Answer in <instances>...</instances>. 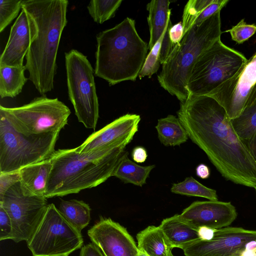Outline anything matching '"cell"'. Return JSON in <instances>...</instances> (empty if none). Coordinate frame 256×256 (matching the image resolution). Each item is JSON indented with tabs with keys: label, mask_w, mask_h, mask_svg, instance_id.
<instances>
[{
	"label": "cell",
	"mask_w": 256,
	"mask_h": 256,
	"mask_svg": "<svg viewBox=\"0 0 256 256\" xmlns=\"http://www.w3.org/2000/svg\"><path fill=\"white\" fill-rule=\"evenodd\" d=\"M177 114L188 138L224 178L256 188V162L239 139L226 110L214 98L190 95L180 102Z\"/></svg>",
	"instance_id": "obj_1"
},
{
	"label": "cell",
	"mask_w": 256,
	"mask_h": 256,
	"mask_svg": "<svg viewBox=\"0 0 256 256\" xmlns=\"http://www.w3.org/2000/svg\"><path fill=\"white\" fill-rule=\"evenodd\" d=\"M67 0H22V8L34 18L37 34L26 56L28 80L42 96L54 87L56 57L68 20Z\"/></svg>",
	"instance_id": "obj_2"
},
{
	"label": "cell",
	"mask_w": 256,
	"mask_h": 256,
	"mask_svg": "<svg viewBox=\"0 0 256 256\" xmlns=\"http://www.w3.org/2000/svg\"><path fill=\"white\" fill-rule=\"evenodd\" d=\"M124 146L78 153L76 148L55 150L44 197L62 196L97 186L112 176Z\"/></svg>",
	"instance_id": "obj_3"
},
{
	"label": "cell",
	"mask_w": 256,
	"mask_h": 256,
	"mask_svg": "<svg viewBox=\"0 0 256 256\" xmlns=\"http://www.w3.org/2000/svg\"><path fill=\"white\" fill-rule=\"evenodd\" d=\"M94 74L114 86L135 81L148 56V44L139 36L135 20L126 18L96 36Z\"/></svg>",
	"instance_id": "obj_4"
},
{
	"label": "cell",
	"mask_w": 256,
	"mask_h": 256,
	"mask_svg": "<svg viewBox=\"0 0 256 256\" xmlns=\"http://www.w3.org/2000/svg\"><path fill=\"white\" fill-rule=\"evenodd\" d=\"M220 12H217L200 25L191 27L162 64V70L158 76V82L180 102H184L189 97L187 83L196 61L220 39Z\"/></svg>",
	"instance_id": "obj_5"
},
{
	"label": "cell",
	"mask_w": 256,
	"mask_h": 256,
	"mask_svg": "<svg viewBox=\"0 0 256 256\" xmlns=\"http://www.w3.org/2000/svg\"><path fill=\"white\" fill-rule=\"evenodd\" d=\"M60 132L26 136L16 130L0 113V173L49 159L55 152Z\"/></svg>",
	"instance_id": "obj_6"
},
{
	"label": "cell",
	"mask_w": 256,
	"mask_h": 256,
	"mask_svg": "<svg viewBox=\"0 0 256 256\" xmlns=\"http://www.w3.org/2000/svg\"><path fill=\"white\" fill-rule=\"evenodd\" d=\"M247 60L242 53L219 39L198 58L192 66L187 83L190 96L208 95L232 77Z\"/></svg>",
	"instance_id": "obj_7"
},
{
	"label": "cell",
	"mask_w": 256,
	"mask_h": 256,
	"mask_svg": "<svg viewBox=\"0 0 256 256\" xmlns=\"http://www.w3.org/2000/svg\"><path fill=\"white\" fill-rule=\"evenodd\" d=\"M68 95L79 122L95 130L99 118V104L94 69L87 56L76 50L64 54Z\"/></svg>",
	"instance_id": "obj_8"
},
{
	"label": "cell",
	"mask_w": 256,
	"mask_h": 256,
	"mask_svg": "<svg viewBox=\"0 0 256 256\" xmlns=\"http://www.w3.org/2000/svg\"><path fill=\"white\" fill-rule=\"evenodd\" d=\"M0 113L16 130L31 136L60 132L68 124L70 110L58 98L42 95L20 106L6 108L0 105Z\"/></svg>",
	"instance_id": "obj_9"
},
{
	"label": "cell",
	"mask_w": 256,
	"mask_h": 256,
	"mask_svg": "<svg viewBox=\"0 0 256 256\" xmlns=\"http://www.w3.org/2000/svg\"><path fill=\"white\" fill-rule=\"evenodd\" d=\"M83 242L81 232L63 216L54 204H50L27 244L32 256H68L81 248Z\"/></svg>",
	"instance_id": "obj_10"
},
{
	"label": "cell",
	"mask_w": 256,
	"mask_h": 256,
	"mask_svg": "<svg viewBox=\"0 0 256 256\" xmlns=\"http://www.w3.org/2000/svg\"><path fill=\"white\" fill-rule=\"evenodd\" d=\"M44 196L26 194L20 182L10 187L0 198L2 206L12 224V239L16 242L32 238L40 224L48 204Z\"/></svg>",
	"instance_id": "obj_11"
},
{
	"label": "cell",
	"mask_w": 256,
	"mask_h": 256,
	"mask_svg": "<svg viewBox=\"0 0 256 256\" xmlns=\"http://www.w3.org/2000/svg\"><path fill=\"white\" fill-rule=\"evenodd\" d=\"M256 94V52L230 78L212 92L230 120L238 116Z\"/></svg>",
	"instance_id": "obj_12"
},
{
	"label": "cell",
	"mask_w": 256,
	"mask_h": 256,
	"mask_svg": "<svg viewBox=\"0 0 256 256\" xmlns=\"http://www.w3.org/2000/svg\"><path fill=\"white\" fill-rule=\"evenodd\" d=\"M256 240V230L239 227L217 230L209 240H198L184 246L185 256H241L247 244Z\"/></svg>",
	"instance_id": "obj_13"
},
{
	"label": "cell",
	"mask_w": 256,
	"mask_h": 256,
	"mask_svg": "<svg viewBox=\"0 0 256 256\" xmlns=\"http://www.w3.org/2000/svg\"><path fill=\"white\" fill-rule=\"evenodd\" d=\"M140 117L136 114H126L90 134L76 148L80 154H87L103 150L126 147L138 131Z\"/></svg>",
	"instance_id": "obj_14"
},
{
	"label": "cell",
	"mask_w": 256,
	"mask_h": 256,
	"mask_svg": "<svg viewBox=\"0 0 256 256\" xmlns=\"http://www.w3.org/2000/svg\"><path fill=\"white\" fill-rule=\"evenodd\" d=\"M88 234L105 256H136L139 252L126 229L110 218L101 217Z\"/></svg>",
	"instance_id": "obj_15"
},
{
	"label": "cell",
	"mask_w": 256,
	"mask_h": 256,
	"mask_svg": "<svg viewBox=\"0 0 256 256\" xmlns=\"http://www.w3.org/2000/svg\"><path fill=\"white\" fill-rule=\"evenodd\" d=\"M236 208L230 202L196 201L183 210L180 218L198 230L202 226L220 229L229 226L236 218Z\"/></svg>",
	"instance_id": "obj_16"
},
{
	"label": "cell",
	"mask_w": 256,
	"mask_h": 256,
	"mask_svg": "<svg viewBox=\"0 0 256 256\" xmlns=\"http://www.w3.org/2000/svg\"><path fill=\"white\" fill-rule=\"evenodd\" d=\"M37 34L32 17L23 8L11 26L9 38L0 57V66H24V58Z\"/></svg>",
	"instance_id": "obj_17"
},
{
	"label": "cell",
	"mask_w": 256,
	"mask_h": 256,
	"mask_svg": "<svg viewBox=\"0 0 256 256\" xmlns=\"http://www.w3.org/2000/svg\"><path fill=\"white\" fill-rule=\"evenodd\" d=\"M52 164L50 158L19 170L22 188L26 194L44 196Z\"/></svg>",
	"instance_id": "obj_18"
},
{
	"label": "cell",
	"mask_w": 256,
	"mask_h": 256,
	"mask_svg": "<svg viewBox=\"0 0 256 256\" xmlns=\"http://www.w3.org/2000/svg\"><path fill=\"white\" fill-rule=\"evenodd\" d=\"M231 122L239 139L256 162V95Z\"/></svg>",
	"instance_id": "obj_19"
},
{
	"label": "cell",
	"mask_w": 256,
	"mask_h": 256,
	"mask_svg": "<svg viewBox=\"0 0 256 256\" xmlns=\"http://www.w3.org/2000/svg\"><path fill=\"white\" fill-rule=\"evenodd\" d=\"M170 1L153 0L148 2L146 10L148 12V22L150 30L148 48L150 50L164 32L172 25L170 20Z\"/></svg>",
	"instance_id": "obj_20"
},
{
	"label": "cell",
	"mask_w": 256,
	"mask_h": 256,
	"mask_svg": "<svg viewBox=\"0 0 256 256\" xmlns=\"http://www.w3.org/2000/svg\"><path fill=\"white\" fill-rule=\"evenodd\" d=\"M159 226L172 248L182 249L200 238L198 230L183 220L178 214L164 219Z\"/></svg>",
	"instance_id": "obj_21"
},
{
	"label": "cell",
	"mask_w": 256,
	"mask_h": 256,
	"mask_svg": "<svg viewBox=\"0 0 256 256\" xmlns=\"http://www.w3.org/2000/svg\"><path fill=\"white\" fill-rule=\"evenodd\" d=\"M136 238L138 250L148 256H173V248L159 226H148Z\"/></svg>",
	"instance_id": "obj_22"
},
{
	"label": "cell",
	"mask_w": 256,
	"mask_h": 256,
	"mask_svg": "<svg viewBox=\"0 0 256 256\" xmlns=\"http://www.w3.org/2000/svg\"><path fill=\"white\" fill-rule=\"evenodd\" d=\"M128 155V152L124 151L112 176L119 178L124 183L142 186L146 183L147 178L155 166H140L130 160Z\"/></svg>",
	"instance_id": "obj_23"
},
{
	"label": "cell",
	"mask_w": 256,
	"mask_h": 256,
	"mask_svg": "<svg viewBox=\"0 0 256 256\" xmlns=\"http://www.w3.org/2000/svg\"><path fill=\"white\" fill-rule=\"evenodd\" d=\"M156 128L160 141L165 146H180L188 138L179 118L172 114L158 120Z\"/></svg>",
	"instance_id": "obj_24"
},
{
	"label": "cell",
	"mask_w": 256,
	"mask_h": 256,
	"mask_svg": "<svg viewBox=\"0 0 256 256\" xmlns=\"http://www.w3.org/2000/svg\"><path fill=\"white\" fill-rule=\"evenodd\" d=\"M24 66L20 67L0 66V96L1 98H14L19 94L28 80L24 76Z\"/></svg>",
	"instance_id": "obj_25"
},
{
	"label": "cell",
	"mask_w": 256,
	"mask_h": 256,
	"mask_svg": "<svg viewBox=\"0 0 256 256\" xmlns=\"http://www.w3.org/2000/svg\"><path fill=\"white\" fill-rule=\"evenodd\" d=\"M58 209L63 216L80 232L90 220V208L82 200H62Z\"/></svg>",
	"instance_id": "obj_26"
},
{
	"label": "cell",
	"mask_w": 256,
	"mask_h": 256,
	"mask_svg": "<svg viewBox=\"0 0 256 256\" xmlns=\"http://www.w3.org/2000/svg\"><path fill=\"white\" fill-rule=\"evenodd\" d=\"M170 191L174 194L202 197L210 200H218L216 190L204 186L192 176L186 178L182 182L174 184Z\"/></svg>",
	"instance_id": "obj_27"
},
{
	"label": "cell",
	"mask_w": 256,
	"mask_h": 256,
	"mask_svg": "<svg viewBox=\"0 0 256 256\" xmlns=\"http://www.w3.org/2000/svg\"><path fill=\"white\" fill-rule=\"evenodd\" d=\"M122 2V0H92L87 9L94 21L102 24L115 16Z\"/></svg>",
	"instance_id": "obj_28"
},
{
	"label": "cell",
	"mask_w": 256,
	"mask_h": 256,
	"mask_svg": "<svg viewBox=\"0 0 256 256\" xmlns=\"http://www.w3.org/2000/svg\"><path fill=\"white\" fill-rule=\"evenodd\" d=\"M168 28L166 30L164 34L160 38L148 54L138 76L140 79L146 76L150 78L158 70L160 64H161L160 52L162 44L165 34L168 32Z\"/></svg>",
	"instance_id": "obj_29"
},
{
	"label": "cell",
	"mask_w": 256,
	"mask_h": 256,
	"mask_svg": "<svg viewBox=\"0 0 256 256\" xmlns=\"http://www.w3.org/2000/svg\"><path fill=\"white\" fill-rule=\"evenodd\" d=\"M22 0H0V32L18 16L22 10Z\"/></svg>",
	"instance_id": "obj_30"
},
{
	"label": "cell",
	"mask_w": 256,
	"mask_h": 256,
	"mask_svg": "<svg viewBox=\"0 0 256 256\" xmlns=\"http://www.w3.org/2000/svg\"><path fill=\"white\" fill-rule=\"evenodd\" d=\"M227 32H230L232 40L242 44L256 32V25L246 24L244 19H242Z\"/></svg>",
	"instance_id": "obj_31"
},
{
	"label": "cell",
	"mask_w": 256,
	"mask_h": 256,
	"mask_svg": "<svg viewBox=\"0 0 256 256\" xmlns=\"http://www.w3.org/2000/svg\"><path fill=\"white\" fill-rule=\"evenodd\" d=\"M228 2V0H213L211 4L198 14L192 26L200 25L216 13L220 11Z\"/></svg>",
	"instance_id": "obj_32"
},
{
	"label": "cell",
	"mask_w": 256,
	"mask_h": 256,
	"mask_svg": "<svg viewBox=\"0 0 256 256\" xmlns=\"http://www.w3.org/2000/svg\"><path fill=\"white\" fill-rule=\"evenodd\" d=\"M12 231L11 218L6 210L0 206V240H11Z\"/></svg>",
	"instance_id": "obj_33"
},
{
	"label": "cell",
	"mask_w": 256,
	"mask_h": 256,
	"mask_svg": "<svg viewBox=\"0 0 256 256\" xmlns=\"http://www.w3.org/2000/svg\"><path fill=\"white\" fill-rule=\"evenodd\" d=\"M20 180L19 171L0 173V198H2L10 187L19 182Z\"/></svg>",
	"instance_id": "obj_34"
},
{
	"label": "cell",
	"mask_w": 256,
	"mask_h": 256,
	"mask_svg": "<svg viewBox=\"0 0 256 256\" xmlns=\"http://www.w3.org/2000/svg\"><path fill=\"white\" fill-rule=\"evenodd\" d=\"M168 35L174 46L180 43L184 36V27L182 22L172 25L168 28Z\"/></svg>",
	"instance_id": "obj_35"
},
{
	"label": "cell",
	"mask_w": 256,
	"mask_h": 256,
	"mask_svg": "<svg viewBox=\"0 0 256 256\" xmlns=\"http://www.w3.org/2000/svg\"><path fill=\"white\" fill-rule=\"evenodd\" d=\"M80 256H105L94 243H89L82 248Z\"/></svg>",
	"instance_id": "obj_36"
},
{
	"label": "cell",
	"mask_w": 256,
	"mask_h": 256,
	"mask_svg": "<svg viewBox=\"0 0 256 256\" xmlns=\"http://www.w3.org/2000/svg\"><path fill=\"white\" fill-rule=\"evenodd\" d=\"M133 160L138 163H142L146 161L148 157L146 150L142 146L134 148L132 152Z\"/></svg>",
	"instance_id": "obj_37"
},
{
	"label": "cell",
	"mask_w": 256,
	"mask_h": 256,
	"mask_svg": "<svg viewBox=\"0 0 256 256\" xmlns=\"http://www.w3.org/2000/svg\"><path fill=\"white\" fill-rule=\"evenodd\" d=\"M216 230V229L202 226L198 229V232L200 239L209 240L213 238Z\"/></svg>",
	"instance_id": "obj_38"
},
{
	"label": "cell",
	"mask_w": 256,
	"mask_h": 256,
	"mask_svg": "<svg viewBox=\"0 0 256 256\" xmlns=\"http://www.w3.org/2000/svg\"><path fill=\"white\" fill-rule=\"evenodd\" d=\"M196 174L202 179L208 178L210 176V168L204 164H200L196 168Z\"/></svg>",
	"instance_id": "obj_39"
},
{
	"label": "cell",
	"mask_w": 256,
	"mask_h": 256,
	"mask_svg": "<svg viewBox=\"0 0 256 256\" xmlns=\"http://www.w3.org/2000/svg\"><path fill=\"white\" fill-rule=\"evenodd\" d=\"M136 256H148L145 253L139 250Z\"/></svg>",
	"instance_id": "obj_40"
},
{
	"label": "cell",
	"mask_w": 256,
	"mask_h": 256,
	"mask_svg": "<svg viewBox=\"0 0 256 256\" xmlns=\"http://www.w3.org/2000/svg\"><path fill=\"white\" fill-rule=\"evenodd\" d=\"M254 190H256V188H254Z\"/></svg>",
	"instance_id": "obj_41"
},
{
	"label": "cell",
	"mask_w": 256,
	"mask_h": 256,
	"mask_svg": "<svg viewBox=\"0 0 256 256\" xmlns=\"http://www.w3.org/2000/svg\"></svg>",
	"instance_id": "obj_42"
}]
</instances>
